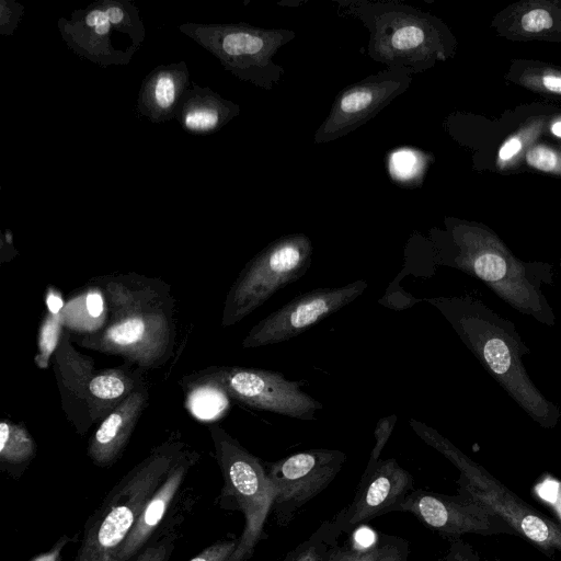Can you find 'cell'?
Masks as SVG:
<instances>
[{
  "mask_svg": "<svg viewBox=\"0 0 561 561\" xmlns=\"http://www.w3.org/2000/svg\"><path fill=\"white\" fill-rule=\"evenodd\" d=\"M415 434L445 456L460 472L458 495L480 503L503 518L518 537L529 541L549 558L561 553V526L529 505L484 467L472 460L433 427L409 420Z\"/></svg>",
  "mask_w": 561,
  "mask_h": 561,
  "instance_id": "3957f363",
  "label": "cell"
},
{
  "mask_svg": "<svg viewBox=\"0 0 561 561\" xmlns=\"http://www.w3.org/2000/svg\"><path fill=\"white\" fill-rule=\"evenodd\" d=\"M64 331L65 328L60 313L53 314L47 311L38 331L37 353L34 358L37 367L44 369L48 366L51 356L61 341Z\"/></svg>",
  "mask_w": 561,
  "mask_h": 561,
  "instance_id": "7402d4cb",
  "label": "cell"
},
{
  "mask_svg": "<svg viewBox=\"0 0 561 561\" xmlns=\"http://www.w3.org/2000/svg\"><path fill=\"white\" fill-rule=\"evenodd\" d=\"M411 73L402 67H388L342 89L328 116L316 130L314 144L341 138L375 117L393 99L405 92Z\"/></svg>",
  "mask_w": 561,
  "mask_h": 561,
  "instance_id": "7c38bea8",
  "label": "cell"
},
{
  "mask_svg": "<svg viewBox=\"0 0 561 561\" xmlns=\"http://www.w3.org/2000/svg\"><path fill=\"white\" fill-rule=\"evenodd\" d=\"M526 160L533 168L545 172L552 171L558 163L557 154L546 147L533 148L528 151Z\"/></svg>",
  "mask_w": 561,
  "mask_h": 561,
  "instance_id": "f1b7e54d",
  "label": "cell"
},
{
  "mask_svg": "<svg viewBox=\"0 0 561 561\" xmlns=\"http://www.w3.org/2000/svg\"><path fill=\"white\" fill-rule=\"evenodd\" d=\"M494 561H503V560H501V559H499V558H495V559H494Z\"/></svg>",
  "mask_w": 561,
  "mask_h": 561,
  "instance_id": "60d3db41",
  "label": "cell"
},
{
  "mask_svg": "<svg viewBox=\"0 0 561 561\" xmlns=\"http://www.w3.org/2000/svg\"><path fill=\"white\" fill-rule=\"evenodd\" d=\"M197 455L185 451L147 502L130 533L111 561H127L140 550L164 517Z\"/></svg>",
  "mask_w": 561,
  "mask_h": 561,
  "instance_id": "e0dca14e",
  "label": "cell"
},
{
  "mask_svg": "<svg viewBox=\"0 0 561 561\" xmlns=\"http://www.w3.org/2000/svg\"><path fill=\"white\" fill-rule=\"evenodd\" d=\"M36 453V444L27 428L10 420L0 422V460L9 465L30 461Z\"/></svg>",
  "mask_w": 561,
  "mask_h": 561,
  "instance_id": "ffe728a7",
  "label": "cell"
},
{
  "mask_svg": "<svg viewBox=\"0 0 561 561\" xmlns=\"http://www.w3.org/2000/svg\"><path fill=\"white\" fill-rule=\"evenodd\" d=\"M145 380L128 367L95 369L88 390L91 423H100Z\"/></svg>",
  "mask_w": 561,
  "mask_h": 561,
  "instance_id": "ac0fdd59",
  "label": "cell"
},
{
  "mask_svg": "<svg viewBox=\"0 0 561 561\" xmlns=\"http://www.w3.org/2000/svg\"><path fill=\"white\" fill-rule=\"evenodd\" d=\"M524 31L538 33L553 25L551 14L543 9H534L523 15L520 21Z\"/></svg>",
  "mask_w": 561,
  "mask_h": 561,
  "instance_id": "83f0119b",
  "label": "cell"
},
{
  "mask_svg": "<svg viewBox=\"0 0 561 561\" xmlns=\"http://www.w3.org/2000/svg\"><path fill=\"white\" fill-rule=\"evenodd\" d=\"M348 10L369 31L368 53L374 60L412 73L423 71L433 58H445L433 19L421 10L396 1H355Z\"/></svg>",
  "mask_w": 561,
  "mask_h": 561,
  "instance_id": "8992f818",
  "label": "cell"
},
{
  "mask_svg": "<svg viewBox=\"0 0 561 561\" xmlns=\"http://www.w3.org/2000/svg\"><path fill=\"white\" fill-rule=\"evenodd\" d=\"M107 302V321L98 332L81 336L80 346L117 355L140 368H158L175 346L174 299L160 278L136 273L94 278Z\"/></svg>",
  "mask_w": 561,
  "mask_h": 561,
  "instance_id": "6da1fadb",
  "label": "cell"
},
{
  "mask_svg": "<svg viewBox=\"0 0 561 561\" xmlns=\"http://www.w3.org/2000/svg\"><path fill=\"white\" fill-rule=\"evenodd\" d=\"M522 149V141L517 137L506 140L499 150V159L507 161L512 159Z\"/></svg>",
  "mask_w": 561,
  "mask_h": 561,
  "instance_id": "d590c367",
  "label": "cell"
},
{
  "mask_svg": "<svg viewBox=\"0 0 561 561\" xmlns=\"http://www.w3.org/2000/svg\"><path fill=\"white\" fill-rule=\"evenodd\" d=\"M238 539L215 542L190 561H227L234 552Z\"/></svg>",
  "mask_w": 561,
  "mask_h": 561,
  "instance_id": "4316f807",
  "label": "cell"
},
{
  "mask_svg": "<svg viewBox=\"0 0 561 561\" xmlns=\"http://www.w3.org/2000/svg\"><path fill=\"white\" fill-rule=\"evenodd\" d=\"M413 490L412 474L396 459H379L366 466L353 501L334 522L342 533L351 534L363 524L394 512Z\"/></svg>",
  "mask_w": 561,
  "mask_h": 561,
  "instance_id": "5bb4252c",
  "label": "cell"
},
{
  "mask_svg": "<svg viewBox=\"0 0 561 561\" xmlns=\"http://www.w3.org/2000/svg\"><path fill=\"white\" fill-rule=\"evenodd\" d=\"M148 399L149 392L144 381L99 423L88 446V455L95 465L106 467L117 460L127 445Z\"/></svg>",
  "mask_w": 561,
  "mask_h": 561,
  "instance_id": "2e32d148",
  "label": "cell"
},
{
  "mask_svg": "<svg viewBox=\"0 0 561 561\" xmlns=\"http://www.w3.org/2000/svg\"><path fill=\"white\" fill-rule=\"evenodd\" d=\"M60 545H57L54 550H51L49 553L43 554L38 557L34 561H57L59 556Z\"/></svg>",
  "mask_w": 561,
  "mask_h": 561,
  "instance_id": "f35d334b",
  "label": "cell"
},
{
  "mask_svg": "<svg viewBox=\"0 0 561 561\" xmlns=\"http://www.w3.org/2000/svg\"><path fill=\"white\" fill-rule=\"evenodd\" d=\"M346 460L337 449L312 448L265 462L277 526L286 527L337 476Z\"/></svg>",
  "mask_w": 561,
  "mask_h": 561,
  "instance_id": "30bf717a",
  "label": "cell"
},
{
  "mask_svg": "<svg viewBox=\"0 0 561 561\" xmlns=\"http://www.w3.org/2000/svg\"><path fill=\"white\" fill-rule=\"evenodd\" d=\"M93 282L73 294L60 312L65 330L81 333V336L100 331L107 321L105 295L102 287Z\"/></svg>",
  "mask_w": 561,
  "mask_h": 561,
  "instance_id": "d6986e66",
  "label": "cell"
},
{
  "mask_svg": "<svg viewBox=\"0 0 561 561\" xmlns=\"http://www.w3.org/2000/svg\"><path fill=\"white\" fill-rule=\"evenodd\" d=\"M45 302L47 311L53 314H59L62 311L66 304L62 299L61 294L51 286H49L46 290Z\"/></svg>",
  "mask_w": 561,
  "mask_h": 561,
  "instance_id": "e575fe53",
  "label": "cell"
},
{
  "mask_svg": "<svg viewBox=\"0 0 561 561\" xmlns=\"http://www.w3.org/2000/svg\"><path fill=\"white\" fill-rule=\"evenodd\" d=\"M426 301L444 316L482 367L533 421L545 428L557 425L561 410L529 378L522 357L530 351L512 321L470 295Z\"/></svg>",
  "mask_w": 561,
  "mask_h": 561,
  "instance_id": "7a4b0ae2",
  "label": "cell"
},
{
  "mask_svg": "<svg viewBox=\"0 0 561 561\" xmlns=\"http://www.w3.org/2000/svg\"><path fill=\"white\" fill-rule=\"evenodd\" d=\"M156 100L163 108L170 106L174 100V82L171 76L161 75L156 84Z\"/></svg>",
  "mask_w": 561,
  "mask_h": 561,
  "instance_id": "d6a6232c",
  "label": "cell"
},
{
  "mask_svg": "<svg viewBox=\"0 0 561 561\" xmlns=\"http://www.w3.org/2000/svg\"><path fill=\"white\" fill-rule=\"evenodd\" d=\"M376 561H408L410 553L409 542L398 536L379 534L376 538Z\"/></svg>",
  "mask_w": 561,
  "mask_h": 561,
  "instance_id": "cb8c5ba5",
  "label": "cell"
},
{
  "mask_svg": "<svg viewBox=\"0 0 561 561\" xmlns=\"http://www.w3.org/2000/svg\"><path fill=\"white\" fill-rule=\"evenodd\" d=\"M313 247L304 233L283 236L256 254L229 289L221 327L233 325L280 288L301 278L311 264Z\"/></svg>",
  "mask_w": 561,
  "mask_h": 561,
  "instance_id": "ba28073f",
  "label": "cell"
},
{
  "mask_svg": "<svg viewBox=\"0 0 561 561\" xmlns=\"http://www.w3.org/2000/svg\"><path fill=\"white\" fill-rule=\"evenodd\" d=\"M211 383L236 401L262 411L298 420L314 419L322 404L304 391L298 381L279 373L238 366H211L182 378Z\"/></svg>",
  "mask_w": 561,
  "mask_h": 561,
  "instance_id": "9c48e42d",
  "label": "cell"
},
{
  "mask_svg": "<svg viewBox=\"0 0 561 561\" xmlns=\"http://www.w3.org/2000/svg\"><path fill=\"white\" fill-rule=\"evenodd\" d=\"M179 435L156 447L118 485L87 530L75 561H111L126 539L147 502L184 455Z\"/></svg>",
  "mask_w": 561,
  "mask_h": 561,
  "instance_id": "5b68a950",
  "label": "cell"
},
{
  "mask_svg": "<svg viewBox=\"0 0 561 561\" xmlns=\"http://www.w3.org/2000/svg\"><path fill=\"white\" fill-rule=\"evenodd\" d=\"M398 420L396 414L383 416L379 419L374 431L375 445L371 449L370 457L367 465H373L379 460L385 445L388 443L394 424Z\"/></svg>",
  "mask_w": 561,
  "mask_h": 561,
  "instance_id": "484cf974",
  "label": "cell"
},
{
  "mask_svg": "<svg viewBox=\"0 0 561 561\" xmlns=\"http://www.w3.org/2000/svg\"><path fill=\"white\" fill-rule=\"evenodd\" d=\"M377 543L362 547L354 543L345 542L343 546L334 545L325 561H376Z\"/></svg>",
  "mask_w": 561,
  "mask_h": 561,
  "instance_id": "d4e9b609",
  "label": "cell"
},
{
  "mask_svg": "<svg viewBox=\"0 0 561 561\" xmlns=\"http://www.w3.org/2000/svg\"><path fill=\"white\" fill-rule=\"evenodd\" d=\"M389 167L398 181L405 183L414 182L415 179L421 176V172L424 169V158L421 156V152L415 150H398L392 153Z\"/></svg>",
  "mask_w": 561,
  "mask_h": 561,
  "instance_id": "603a6c76",
  "label": "cell"
},
{
  "mask_svg": "<svg viewBox=\"0 0 561 561\" xmlns=\"http://www.w3.org/2000/svg\"><path fill=\"white\" fill-rule=\"evenodd\" d=\"M85 22L88 25L94 26L99 35H104L110 31V21L105 11H91L85 18Z\"/></svg>",
  "mask_w": 561,
  "mask_h": 561,
  "instance_id": "836d02e7",
  "label": "cell"
},
{
  "mask_svg": "<svg viewBox=\"0 0 561 561\" xmlns=\"http://www.w3.org/2000/svg\"><path fill=\"white\" fill-rule=\"evenodd\" d=\"M542 84L552 92L561 93V78L558 76L547 75L542 78Z\"/></svg>",
  "mask_w": 561,
  "mask_h": 561,
  "instance_id": "8d00e7d4",
  "label": "cell"
},
{
  "mask_svg": "<svg viewBox=\"0 0 561 561\" xmlns=\"http://www.w3.org/2000/svg\"><path fill=\"white\" fill-rule=\"evenodd\" d=\"M367 286L365 280H355L300 294L259 321L241 345L255 348L288 341L354 301Z\"/></svg>",
  "mask_w": 561,
  "mask_h": 561,
  "instance_id": "8fae6325",
  "label": "cell"
},
{
  "mask_svg": "<svg viewBox=\"0 0 561 561\" xmlns=\"http://www.w3.org/2000/svg\"><path fill=\"white\" fill-rule=\"evenodd\" d=\"M551 131L554 136L557 137H561V121L559 122H556L552 126H551Z\"/></svg>",
  "mask_w": 561,
  "mask_h": 561,
  "instance_id": "ab89813d",
  "label": "cell"
},
{
  "mask_svg": "<svg viewBox=\"0 0 561 561\" xmlns=\"http://www.w3.org/2000/svg\"><path fill=\"white\" fill-rule=\"evenodd\" d=\"M218 123V113L215 110H196L185 117V124L191 129H209Z\"/></svg>",
  "mask_w": 561,
  "mask_h": 561,
  "instance_id": "1f68e13d",
  "label": "cell"
},
{
  "mask_svg": "<svg viewBox=\"0 0 561 561\" xmlns=\"http://www.w3.org/2000/svg\"><path fill=\"white\" fill-rule=\"evenodd\" d=\"M341 534L334 519L325 520L305 541L289 551L283 561H325Z\"/></svg>",
  "mask_w": 561,
  "mask_h": 561,
  "instance_id": "44dd1931",
  "label": "cell"
},
{
  "mask_svg": "<svg viewBox=\"0 0 561 561\" xmlns=\"http://www.w3.org/2000/svg\"><path fill=\"white\" fill-rule=\"evenodd\" d=\"M445 561H481L476 549L461 538L450 540Z\"/></svg>",
  "mask_w": 561,
  "mask_h": 561,
  "instance_id": "f546056e",
  "label": "cell"
},
{
  "mask_svg": "<svg viewBox=\"0 0 561 561\" xmlns=\"http://www.w3.org/2000/svg\"><path fill=\"white\" fill-rule=\"evenodd\" d=\"M174 545L169 537L163 538L159 542L146 548L135 561H169Z\"/></svg>",
  "mask_w": 561,
  "mask_h": 561,
  "instance_id": "4dcf8cb0",
  "label": "cell"
},
{
  "mask_svg": "<svg viewBox=\"0 0 561 561\" xmlns=\"http://www.w3.org/2000/svg\"><path fill=\"white\" fill-rule=\"evenodd\" d=\"M209 433L225 480L224 495L232 501V508L242 512L245 520L237 549L227 561H247L263 536L272 508L273 496L265 462L219 425H209Z\"/></svg>",
  "mask_w": 561,
  "mask_h": 561,
  "instance_id": "52a82bcc",
  "label": "cell"
},
{
  "mask_svg": "<svg viewBox=\"0 0 561 561\" xmlns=\"http://www.w3.org/2000/svg\"><path fill=\"white\" fill-rule=\"evenodd\" d=\"M65 330L53 355L54 371L67 419L81 435L92 425L88 407L90 379L95 370L91 357L79 353Z\"/></svg>",
  "mask_w": 561,
  "mask_h": 561,
  "instance_id": "9a60e30c",
  "label": "cell"
},
{
  "mask_svg": "<svg viewBox=\"0 0 561 561\" xmlns=\"http://www.w3.org/2000/svg\"><path fill=\"white\" fill-rule=\"evenodd\" d=\"M105 12H106L110 23H113V24L121 23L125 15L123 10L117 7H112V8L107 9Z\"/></svg>",
  "mask_w": 561,
  "mask_h": 561,
  "instance_id": "74e56055",
  "label": "cell"
},
{
  "mask_svg": "<svg viewBox=\"0 0 561 561\" xmlns=\"http://www.w3.org/2000/svg\"><path fill=\"white\" fill-rule=\"evenodd\" d=\"M394 512L411 513L427 528L449 540L467 534L517 536L503 518L488 507L460 495L414 489Z\"/></svg>",
  "mask_w": 561,
  "mask_h": 561,
  "instance_id": "4fadbf2b",
  "label": "cell"
},
{
  "mask_svg": "<svg viewBox=\"0 0 561 561\" xmlns=\"http://www.w3.org/2000/svg\"><path fill=\"white\" fill-rule=\"evenodd\" d=\"M458 239V251L446 264L474 277L516 311L552 327L556 316L542 293V285L553 283L552 266L546 263H526L497 243Z\"/></svg>",
  "mask_w": 561,
  "mask_h": 561,
  "instance_id": "277c9868",
  "label": "cell"
}]
</instances>
